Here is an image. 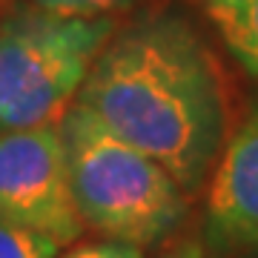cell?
I'll return each mask as SVG.
<instances>
[{"label": "cell", "instance_id": "7a4b0ae2", "mask_svg": "<svg viewBox=\"0 0 258 258\" xmlns=\"http://www.w3.org/2000/svg\"><path fill=\"white\" fill-rule=\"evenodd\" d=\"M75 210L103 238L152 247L186 218V192L161 164L75 101L57 120Z\"/></svg>", "mask_w": 258, "mask_h": 258}, {"label": "cell", "instance_id": "30bf717a", "mask_svg": "<svg viewBox=\"0 0 258 258\" xmlns=\"http://www.w3.org/2000/svg\"><path fill=\"white\" fill-rule=\"evenodd\" d=\"M158 258H204V247L198 241H181L178 247H172L169 252H164Z\"/></svg>", "mask_w": 258, "mask_h": 258}, {"label": "cell", "instance_id": "52a82bcc", "mask_svg": "<svg viewBox=\"0 0 258 258\" xmlns=\"http://www.w3.org/2000/svg\"><path fill=\"white\" fill-rule=\"evenodd\" d=\"M60 244L0 215V258H57Z\"/></svg>", "mask_w": 258, "mask_h": 258}, {"label": "cell", "instance_id": "277c9868", "mask_svg": "<svg viewBox=\"0 0 258 258\" xmlns=\"http://www.w3.org/2000/svg\"><path fill=\"white\" fill-rule=\"evenodd\" d=\"M0 215L60 247L83 235L57 123L0 132Z\"/></svg>", "mask_w": 258, "mask_h": 258}, {"label": "cell", "instance_id": "5b68a950", "mask_svg": "<svg viewBox=\"0 0 258 258\" xmlns=\"http://www.w3.org/2000/svg\"><path fill=\"white\" fill-rule=\"evenodd\" d=\"M204 235L218 258L258 247V103L215 158Z\"/></svg>", "mask_w": 258, "mask_h": 258}, {"label": "cell", "instance_id": "8fae6325", "mask_svg": "<svg viewBox=\"0 0 258 258\" xmlns=\"http://www.w3.org/2000/svg\"><path fill=\"white\" fill-rule=\"evenodd\" d=\"M244 258H258V247H252V249H247V252H241Z\"/></svg>", "mask_w": 258, "mask_h": 258}, {"label": "cell", "instance_id": "3957f363", "mask_svg": "<svg viewBox=\"0 0 258 258\" xmlns=\"http://www.w3.org/2000/svg\"><path fill=\"white\" fill-rule=\"evenodd\" d=\"M112 35V15L78 18L40 6L9 15L0 23V132L57 123Z\"/></svg>", "mask_w": 258, "mask_h": 258}, {"label": "cell", "instance_id": "ba28073f", "mask_svg": "<svg viewBox=\"0 0 258 258\" xmlns=\"http://www.w3.org/2000/svg\"><path fill=\"white\" fill-rule=\"evenodd\" d=\"M135 0H35V6L57 15H78V18H98L112 15L118 9H126Z\"/></svg>", "mask_w": 258, "mask_h": 258}, {"label": "cell", "instance_id": "8992f818", "mask_svg": "<svg viewBox=\"0 0 258 258\" xmlns=\"http://www.w3.org/2000/svg\"><path fill=\"white\" fill-rule=\"evenodd\" d=\"M232 57L258 78V0H198Z\"/></svg>", "mask_w": 258, "mask_h": 258}, {"label": "cell", "instance_id": "6da1fadb", "mask_svg": "<svg viewBox=\"0 0 258 258\" xmlns=\"http://www.w3.org/2000/svg\"><path fill=\"white\" fill-rule=\"evenodd\" d=\"M75 101L186 195L207 184L224 144V92L212 57L181 20H147L109 37Z\"/></svg>", "mask_w": 258, "mask_h": 258}, {"label": "cell", "instance_id": "9c48e42d", "mask_svg": "<svg viewBox=\"0 0 258 258\" xmlns=\"http://www.w3.org/2000/svg\"><path fill=\"white\" fill-rule=\"evenodd\" d=\"M57 258H144L141 247L129 241H115V238H101V241H86V244H72L63 255Z\"/></svg>", "mask_w": 258, "mask_h": 258}]
</instances>
